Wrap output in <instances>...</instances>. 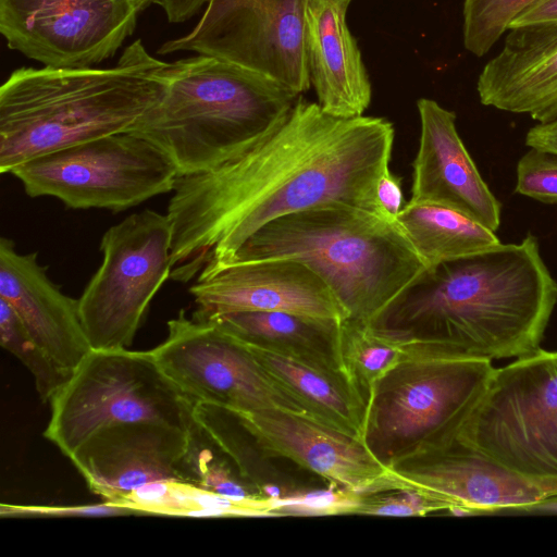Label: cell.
Wrapping results in <instances>:
<instances>
[{"label":"cell","mask_w":557,"mask_h":557,"mask_svg":"<svg viewBox=\"0 0 557 557\" xmlns=\"http://www.w3.org/2000/svg\"><path fill=\"white\" fill-rule=\"evenodd\" d=\"M154 1H156V3L158 2V0H154Z\"/></svg>","instance_id":"cell-39"},{"label":"cell","mask_w":557,"mask_h":557,"mask_svg":"<svg viewBox=\"0 0 557 557\" xmlns=\"http://www.w3.org/2000/svg\"><path fill=\"white\" fill-rule=\"evenodd\" d=\"M557 305V281L537 238L426 270L374 323L455 357L518 358L540 348Z\"/></svg>","instance_id":"cell-2"},{"label":"cell","mask_w":557,"mask_h":557,"mask_svg":"<svg viewBox=\"0 0 557 557\" xmlns=\"http://www.w3.org/2000/svg\"><path fill=\"white\" fill-rule=\"evenodd\" d=\"M172 223L168 214L143 210L102 236V262L78 298L91 349L127 348L149 305L171 276Z\"/></svg>","instance_id":"cell-10"},{"label":"cell","mask_w":557,"mask_h":557,"mask_svg":"<svg viewBox=\"0 0 557 557\" xmlns=\"http://www.w3.org/2000/svg\"><path fill=\"white\" fill-rule=\"evenodd\" d=\"M515 193L557 205V153L530 147L518 161Z\"/></svg>","instance_id":"cell-31"},{"label":"cell","mask_w":557,"mask_h":557,"mask_svg":"<svg viewBox=\"0 0 557 557\" xmlns=\"http://www.w3.org/2000/svg\"><path fill=\"white\" fill-rule=\"evenodd\" d=\"M396 220L428 270L502 244L494 231L442 206L407 202Z\"/></svg>","instance_id":"cell-24"},{"label":"cell","mask_w":557,"mask_h":557,"mask_svg":"<svg viewBox=\"0 0 557 557\" xmlns=\"http://www.w3.org/2000/svg\"><path fill=\"white\" fill-rule=\"evenodd\" d=\"M441 511H446L441 503L419 492L393 490L363 495L362 504L357 515L421 517Z\"/></svg>","instance_id":"cell-32"},{"label":"cell","mask_w":557,"mask_h":557,"mask_svg":"<svg viewBox=\"0 0 557 557\" xmlns=\"http://www.w3.org/2000/svg\"><path fill=\"white\" fill-rule=\"evenodd\" d=\"M418 351V341L381 327L344 320L341 352L344 366L363 397L370 399L380 382Z\"/></svg>","instance_id":"cell-26"},{"label":"cell","mask_w":557,"mask_h":557,"mask_svg":"<svg viewBox=\"0 0 557 557\" xmlns=\"http://www.w3.org/2000/svg\"><path fill=\"white\" fill-rule=\"evenodd\" d=\"M293 259L330 286L345 320L374 324L428 267L397 222L345 206L278 218L251 235L226 261Z\"/></svg>","instance_id":"cell-4"},{"label":"cell","mask_w":557,"mask_h":557,"mask_svg":"<svg viewBox=\"0 0 557 557\" xmlns=\"http://www.w3.org/2000/svg\"><path fill=\"white\" fill-rule=\"evenodd\" d=\"M309 0H209L194 28L159 54L191 51L262 73L301 95L311 86L305 51Z\"/></svg>","instance_id":"cell-11"},{"label":"cell","mask_w":557,"mask_h":557,"mask_svg":"<svg viewBox=\"0 0 557 557\" xmlns=\"http://www.w3.org/2000/svg\"><path fill=\"white\" fill-rule=\"evenodd\" d=\"M363 494L330 484L326 490L293 493L274 497L277 517L357 515Z\"/></svg>","instance_id":"cell-30"},{"label":"cell","mask_w":557,"mask_h":557,"mask_svg":"<svg viewBox=\"0 0 557 557\" xmlns=\"http://www.w3.org/2000/svg\"><path fill=\"white\" fill-rule=\"evenodd\" d=\"M208 321L242 339L304 354L346 370L341 352L342 322L268 311L233 312Z\"/></svg>","instance_id":"cell-23"},{"label":"cell","mask_w":557,"mask_h":557,"mask_svg":"<svg viewBox=\"0 0 557 557\" xmlns=\"http://www.w3.org/2000/svg\"><path fill=\"white\" fill-rule=\"evenodd\" d=\"M165 65L136 39L110 67L14 70L0 87V172L129 131L161 97Z\"/></svg>","instance_id":"cell-3"},{"label":"cell","mask_w":557,"mask_h":557,"mask_svg":"<svg viewBox=\"0 0 557 557\" xmlns=\"http://www.w3.org/2000/svg\"><path fill=\"white\" fill-rule=\"evenodd\" d=\"M232 413L264 457L289 459L330 484L363 495L396 490L391 468L355 436L298 413Z\"/></svg>","instance_id":"cell-16"},{"label":"cell","mask_w":557,"mask_h":557,"mask_svg":"<svg viewBox=\"0 0 557 557\" xmlns=\"http://www.w3.org/2000/svg\"><path fill=\"white\" fill-rule=\"evenodd\" d=\"M459 443L535 480H557V350L495 368Z\"/></svg>","instance_id":"cell-8"},{"label":"cell","mask_w":557,"mask_h":557,"mask_svg":"<svg viewBox=\"0 0 557 557\" xmlns=\"http://www.w3.org/2000/svg\"><path fill=\"white\" fill-rule=\"evenodd\" d=\"M396 490H412L451 515L519 511L557 495V480H535L458 441L389 467Z\"/></svg>","instance_id":"cell-15"},{"label":"cell","mask_w":557,"mask_h":557,"mask_svg":"<svg viewBox=\"0 0 557 557\" xmlns=\"http://www.w3.org/2000/svg\"><path fill=\"white\" fill-rule=\"evenodd\" d=\"M275 497V496H274ZM274 497L236 500L181 480L152 482L119 503L137 515L174 517H277Z\"/></svg>","instance_id":"cell-25"},{"label":"cell","mask_w":557,"mask_h":557,"mask_svg":"<svg viewBox=\"0 0 557 557\" xmlns=\"http://www.w3.org/2000/svg\"><path fill=\"white\" fill-rule=\"evenodd\" d=\"M0 343L32 373L42 403H50L72 372L52 359L28 334L16 312L0 298Z\"/></svg>","instance_id":"cell-28"},{"label":"cell","mask_w":557,"mask_h":557,"mask_svg":"<svg viewBox=\"0 0 557 557\" xmlns=\"http://www.w3.org/2000/svg\"><path fill=\"white\" fill-rule=\"evenodd\" d=\"M519 511L530 513H555L557 515V495L544 498L535 504L523 507Z\"/></svg>","instance_id":"cell-38"},{"label":"cell","mask_w":557,"mask_h":557,"mask_svg":"<svg viewBox=\"0 0 557 557\" xmlns=\"http://www.w3.org/2000/svg\"><path fill=\"white\" fill-rule=\"evenodd\" d=\"M417 108L420 138L408 202L446 207L496 232L500 202L465 147L455 112L428 98L419 99Z\"/></svg>","instance_id":"cell-17"},{"label":"cell","mask_w":557,"mask_h":557,"mask_svg":"<svg viewBox=\"0 0 557 557\" xmlns=\"http://www.w3.org/2000/svg\"><path fill=\"white\" fill-rule=\"evenodd\" d=\"M351 0H309L305 51L318 104L338 117L363 115L371 102V83L346 13Z\"/></svg>","instance_id":"cell-21"},{"label":"cell","mask_w":557,"mask_h":557,"mask_svg":"<svg viewBox=\"0 0 557 557\" xmlns=\"http://www.w3.org/2000/svg\"><path fill=\"white\" fill-rule=\"evenodd\" d=\"M500 51L476 83L482 104L523 113L539 123L557 119V21L508 29Z\"/></svg>","instance_id":"cell-20"},{"label":"cell","mask_w":557,"mask_h":557,"mask_svg":"<svg viewBox=\"0 0 557 557\" xmlns=\"http://www.w3.org/2000/svg\"><path fill=\"white\" fill-rule=\"evenodd\" d=\"M394 137L385 119L334 116L300 96L228 160L176 178L166 212L170 277L187 282L208 262L226 261L287 214L345 205L387 216L376 187L389 169Z\"/></svg>","instance_id":"cell-1"},{"label":"cell","mask_w":557,"mask_h":557,"mask_svg":"<svg viewBox=\"0 0 557 557\" xmlns=\"http://www.w3.org/2000/svg\"><path fill=\"white\" fill-rule=\"evenodd\" d=\"M0 298L16 312L30 337L61 367L73 372L92 350L78 299L64 295L39 264L37 253H20L0 239Z\"/></svg>","instance_id":"cell-19"},{"label":"cell","mask_w":557,"mask_h":557,"mask_svg":"<svg viewBox=\"0 0 557 557\" xmlns=\"http://www.w3.org/2000/svg\"><path fill=\"white\" fill-rule=\"evenodd\" d=\"M492 361L436 354L419 341L368 400L364 443L388 467L455 444L494 372Z\"/></svg>","instance_id":"cell-6"},{"label":"cell","mask_w":557,"mask_h":557,"mask_svg":"<svg viewBox=\"0 0 557 557\" xmlns=\"http://www.w3.org/2000/svg\"><path fill=\"white\" fill-rule=\"evenodd\" d=\"M44 436L71 457L97 432L151 422L187 430L195 403L152 351L92 349L50 401Z\"/></svg>","instance_id":"cell-7"},{"label":"cell","mask_w":557,"mask_h":557,"mask_svg":"<svg viewBox=\"0 0 557 557\" xmlns=\"http://www.w3.org/2000/svg\"><path fill=\"white\" fill-rule=\"evenodd\" d=\"M209 0H160V4L169 16L185 22L203 9Z\"/></svg>","instance_id":"cell-37"},{"label":"cell","mask_w":557,"mask_h":557,"mask_svg":"<svg viewBox=\"0 0 557 557\" xmlns=\"http://www.w3.org/2000/svg\"><path fill=\"white\" fill-rule=\"evenodd\" d=\"M186 446V431L151 423L106 428L70 457L89 490L119 503L133 491L164 480H180L176 466Z\"/></svg>","instance_id":"cell-18"},{"label":"cell","mask_w":557,"mask_h":557,"mask_svg":"<svg viewBox=\"0 0 557 557\" xmlns=\"http://www.w3.org/2000/svg\"><path fill=\"white\" fill-rule=\"evenodd\" d=\"M30 197L49 196L71 209L124 211L173 190L178 172L158 147L129 132L59 149L11 171Z\"/></svg>","instance_id":"cell-9"},{"label":"cell","mask_w":557,"mask_h":557,"mask_svg":"<svg viewBox=\"0 0 557 557\" xmlns=\"http://www.w3.org/2000/svg\"><path fill=\"white\" fill-rule=\"evenodd\" d=\"M376 197L382 211L392 219H396L405 207L400 178L391 173L389 169L377 183Z\"/></svg>","instance_id":"cell-34"},{"label":"cell","mask_w":557,"mask_h":557,"mask_svg":"<svg viewBox=\"0 0 557 557\" xmlns=\"http://www.w3.org/2000/svg\"><path fill=\"white\" fill-rule=\"evenodd\" d=\"M525 145L557 153V119L531 127L525 135Z\"/></svg>","instance_id":"cell-35"},{"label":"cell","mask_w":557,"mask_h":557,"mask_svg":"<svg viewBox=\"0 0 557 557\" xmlns=\"http://www.w3.org/2000/svg\"><path fill=\"white\" fill-rule=\"evenodd\" d=\"M208 321L243 311L287 312L343 322L346 313L330 286L311 268L293 259L208 262L190 287Z\"/></svg>","instance_id":"cell-14"},{"label":"cell","mask_w":557,"mask_h":557,"mask_svg":"<svg viewBox=\"0 0 557 557\" xmlns=\"http://www.w3.org/2000/svg\"><path fill=\"white\" fill-rule=\"evenodd\" d=\"M137 512L129 507L103 500L100 504L48 506V505H0L2 518H74V517H121L132 516Z\"/></svg>","instance_id":"cell-33"},{"label":"cell","mask_w":557,"mask_h":557,"mask_svg":"<svg viewBox=\"0 0 557 557\" xmlns=\"http://www.w3.org/2000/svg\"><path fill=\"white\" fill-rule=\"evenodd\" d=\"M230 459L194 418L186 430L185 450L176 466L178 479L236 500L259 497L237 479Z\"/></svg>","instance_id":"cell-27"},{"label":"cell","mask_w":557,"mask_h":557,"mask_svg":"<svg viewBox=\"0 0 557 557\" xmlns=\"http://www.w3.org/2000/svg\"><path fill=\"white\" fill-rule=\"evenodd\" d=\"M154 0H0L10 49L53 67H89L114 55Z\"/></svg>","instance_id":"cell-13"},{"label":"cell","mask_w":557,"mask_h":557,"mask_svg":"<svg viewBox=\"0 0 557 557\" xmlns=\"http://www.w3.org/2000/svg\"><path fill=\"white\" fill-rule=\"evenodd\" d=\"M557 21V0H539L517 17L511 26ZM509 28V29H510Z\"/></svg>","instance_id":"cell-36"},{"label":"cell","mask_w":557,"mask_h":557,"mask_svg":"<svg viewBox=\"0 0 557 557\" xmlns=\"http://www.w3.org/2000/svg\"><path fill=\"white\" fill-rule=\"evenodd\" d=\"M162 79L161 97L127 132L162 150L178 176L222 164L301 96L262 73L207 54L166 62Z\"/></svg>","instance_id":"cell-5"},{"label":"cell","mask_w":557,"mask_h":557,"mask_svg":"<svg viewBox=\"0 0 557 557\" xmlns=\"http://www.w3.org/2000/svg\"><path fill=\"white\" fill-rule=\"evenodd\" d=\"M539 0H465L463 45L482 57L491 50L512 22Z\"/></svg>","instance_id":"cell-29"},{"label":"cell","mask_w":557,"mask_h":557,"mask_svg":"<svg viewBox=\"0 0 557 557\" xmlns=\"http://www.w3.org/2000/svg\"><path fill=\"white\" fill-rule=\"evenodd\" d=\"M151 351L194 403L231 412L286 411L309 417L262 371L243 343L214 322L188 318L181 310L168 321L164 342Z\"/></svg>","instance_id":"cell-12"},{"label":"cell","mask_w":557,"mask_h":557,"mask_svg":"<svg viewBox=\"0 0 557 557\" xmlns=\"http://www.w3.org/2000/svg\"><path fill=\"white\" fill-rule=\"evenodd\" d=\"M237 338L273 383L311 419L364 442L368 404L344 368L304 354Z\"/></svg>","instance_id":"cell-22"}]
</instances>
